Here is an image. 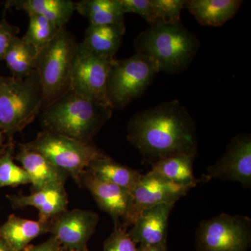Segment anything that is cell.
Segmentation results:
<instances>
[{
  "label": "cell",
  "instance_id": "cell-20",
  "mask_svg": "<svg viewBox=\"0 0 251 251\" xmlns=\"http://www.w3.org/2000/svg\"><path fill=\"white\" fill-rule=\"evenodd\" d=\"M126 33L125 23L105 25H90L82 43L93 53L114 59L121 47Z\"/></svg>",
  "mask_w": 251,
  "mask_h": 251
},
{
  "label": "cell",
  "instance_id": "cell-12",
  "mask_svg": "<svg viewBox=\"0 0 251 251\" xmlns=\"http://www.w3.org/2000/svg\"><path fill=\"white\" fill-rule=\"evenodd\" d=\"M98 223V214L94 211L67 209L50 221V232L64 249L85 250Z\"/></svg>",
  "mask_w": 251,
  "mask_h": 251
},
{
  "label": "cell",
  "instance_id": "cell-18",
  "mask_svg": "<svg viewBox=\"0 0 251 251\" xmlns=\"http://www.w3.org/2000/svg\"><path fill=\"white\" fill-rule=\"evenodd\" d=\"M242 0H187L188 9L198 23L207 27H221L237 14Z\"/></svg>",
  "mask_w": 251,
  "mask_h": 251
},
{
  "label": "cell",
  "instance_id": "cell-11",
  "mask_svg": "<svg viewBox=\"0 0 251 251\" xmlns=\"http://www.w3.org/2000/svg\"><path fill=\"white\" fill-rule=\"evenodd\" d=\"M212 179L240 183L244 187L251 185V138L250 134L237 135L228 144L226 152L215 164L209 166L203 181Z\"/></svg>",
  "mask_w": 251,
  "mask_h": 251
},
{
  "label": "cell",
  "instance_id": "cell-17",
  "mask_svg": "<svg viewBox=\"0 0 251 251\" xmlns=\"http://www.w3.org/2000/svg\"><path fill=\"white\" fill-rule=\"evenodd\" d=\"M50 221L22 219L11 214L0 227V239L13 251H23L31 241L50 232Z\"/></svg>",
  "mask_w": 251,
  "mask_h": 251
},
{
  "label": "cell",
  "instance_id": "cell-7",
  "mask_svg": "<svg viewBox=\"0 0 251 251\" xmlns=\"http://www.w3.org/2000/svg\"><path fill=\"white\" fill-rule=\"evenodd\" d=\"M25 145L44 155L78 184L81 176L92 162L107 156L92 143H84L48 131L41 132L35 139Z\"/></svg>",
  "mask_w": 251,
  "mask_h": 251
},
{
  "label": "cell",
  "instance_id": "cell-30",
  "mask_svg": "<svg viewBox=\"0 0 251 251\" xmlns=\"http://www.w3.org/2000/svg\"><path fill=\"white\" fill-rule=\"evenodd\" d=\"M19 32V28L10 24L4 18L0 21V62L4 60L10 44Z\"/></svg>",
  "mask_w": 251,
  "mask_h": 251
},
{
  "label": "cell",
  "instance_id": "cell-6",
  "mask_svg": "<svg viewBox=\"0 0 251 251\" xmlns=\"http://www.w3.org/2000/svg\"><path fill=\"white\" fill-rule=\"evenodd\" d=\"M159 72L156 61L140 52L128 58L114 59L107 88L110 106L121 110L140 98Z\"/></svg>",
  "mask_w": 251,
  "mask_h": 251
},
{
  "label": "cell",
  "instance_id": "cell-9",
  "mask_svg": "<svg viewBox=\"0 0 251 251\" xmlns=\"http://www.w3.org/2000/svg\"><path fill=\"white\" fill-rule=\"evenodd\" d=\"M114 59L94 54L82 43H78L73 64L70 90L86 98L110 105L107 88Z\"/></svg>",
  "mask_w": 251,
  "mask_h": 251
},
{
  "label": "cell",
  "instance_id": "cell-4",
  "mask_svg": "<svg viewBox=\"0 0 251 251\" xmlns=\"http://www.w3.org/2000/svg\"><path fill=\"white\" fill-rule=\"evenodd\" d=\"M42 87L38 73L25 78L0 75V131L12 138L39 116Z\"/></svg>",
  "mask_w": 251,
  "mask_h": 251
},
{
  "label": "cell",
  "instance_id": "cell-34",
  "mask_svg": "<svg viewBox=\"0 0 251 251\" xmlns=\"http://www.w3.org/2000/svg\"><path fill=\"white\" fill-rule=\"evenodd\" d=\"M4 140V135L0 131V151H1V148H2L3 143Z\"/></svg>",
  "mask_w": 251,
  "mask_h": 251
},
{
  "label": "cell",
  "instance_id": "cell-3",
  "mask_svg": "<svg viewBox=\"0 0 251 251\" xmlns=\"http://www.w3.org/2000/svg\"><path fill=\"white\" fill-rule=\"evenodd\" d=\"M134 45L137 52L156 61L160 72L170 74L187 69L201 48L197 36L181 22L150 25L137 36Z\"/></svg>",
  "mask_w": 251,
  "mask_h": 251
},
{
  "label": "cell",
  "instance_id": "cell-33",
  "mask_svg": "<svg viewBox=\"0 0 251 251\" xmlns=\"http://www.w3.org/2000/svg\"><path fill=\"white\" fill-rule=\"evenodd\" d=\"M0 251H13L1 239H0Z\"/></svg>",
  "mask_w": 251,
  "mask_h": 251
},
{
  "label": "cell",
  "instance_id": "cell-19",
  "mask_svg": "<svg viewBox=\"0 0 251 251\" xmlns=\"http://www.w3.org/2000/svg\"><path fill=\"white\" fill-rule=\"evenodd\" d=\"M4 9L15 8L27 14L40 15L59 29L65 27L75 9L71 0H11L4 3Z\"/></svg>",
  "mask_w": 251,
  "mask_h": 251
},
{
  "label": "cell",
  "instance_id": "cell-10",
  "mask_svg": "<svg viewBox=\"0 0 251 251\" xmlns=\"http://www.w3.org/2000/svg\"><path fill=\"white\" fill-rule=\"evenodd\" d=\"M193 185L172 182L149 172L142 175L138 184L130 192V205L122 227H131L143 211L162 204L176 203L187 194Z\"/></svg>",
  "mask_w": 251,
  "mask_h": 251
},
{
  "label": "cell",
  "instance_id": "cell-13",
  "mask_svg": "<svg viewBox=\"0 0 251 251\" xmlns=\"http://www.w3.org/2000/svg\"><path fill=\"white\" fill-rule=\"evenodd\" d=\"M80 184L90 191L99 207L111 216L115 227H122L130 209V191L100 179L89 170L81 176Z\"/></svg>",
  "mask_w": 251,
  "mask_h": 251
},
{
  "label": "cell",
  "instance_id": "cell-23",
  "mask_svg": "<svg viewBox=\"0 0 251 251\" xmlns=\"http://www.w3.org/2000/svg\"><path fill=\"white\" fill-rule=\"evenodd\" d=\"M94 175L131 192L142 175L129 167L117 163L107 156L91 163L88 169Z\"/></svg>",
  "mask_w": 251,
  "mask_h": 251
},
{
  "label": "cell",
  "instance_id": "cell-2",
  "mask_svg": "<svg viewBox=\"0 0 251 251\" xmlns=\"http://www.w3.org/2000/svg\"><path fill=\"white\" fill-rule=\"evenodd\" d=\"M112 111L108 104L69 90L43 109L39 117L44 131L92 143L94 137L111 118Z\"/></svg>",
  "mask_w": 251,
  "mask_h": 251
},
{
  "label": "cell",
  "instance_id": "cell-31",
  "mask_svg": "<svg viewBox=\"0 0 251 251\" xmlns=\"http://www.w3.org/2000/svg\"><path fill=\"white\" fill-rule=\"evenodd\" d=\"M61 247L59 243L56 240L55 238L51 237L49 240L39 244V245L28 247L23 251H59Z\"/></svg>",
  "mask_w": 251,
  "mask_h": 251
},
{
  "label": "cell",
  "instance_id": "cell-29",
  "mask_svg": "<svg viewBox=\"0 0 251 251\" xmlns=\"http://www.w3.org/2000/svg\"><path fill=\"white\" fill-rule=\"evenodd\" d=\"M125 14L134 13L143 17L152 25L155 24V11L153 0H120Z\"/></svg>",
  "mask_w": 251,
  "mask_h": 251
},
{
  "label": "cell",
  "instance_id": "cell-28",
  "mask_svg": "<svg viewBox=\"0 0 251 251\" xmlns=\"http://www.w3.org/2000/svg\"><path fill=\"white\" fill-rule=\"evenodd\" d=\"M122 227H115L113 232L104 243L103 251H138L136 244Z\"/></svg>",
  "mask_w": 251,
  "mask_h": 251
},
{
  "label": "cell",
  "instance_id": "cell-32",
  "mask_svg": "<svg viewBox=\"0 0 251 251\" xmlns=\"http://www.w3.org/2000/svg\"><path fill=\"white\" fill-rule=\"evenodd\" d=\"M138 251H168L166 246H140Z\"/></svg>",
  "mask_w": 251,
  "mask_h": 251
},
{
  "label": "cell",
  "instance_id": "cell-27",
  "mask_svg": "<svg viewBox=\"0 0 251 251\" xmlns=\"http://www.w3.org/2000/svg\"><path fill=\"white\" fill-rule=\"evenodd\" d=\"M155 24L181 23V13L186 0H153Z\"/></svg>",
  "mask_w": 251,
  "mask_h": 251
},
{
  "label": "cell",
  "instance_id": "cell-15",
  "mask_svg": "<svg viewBox=\"0 0 251 251\" xmlns=\"http://www.w3.org/2000/svg\"><path fill=\"white\" fill-rule=\"evenodd\" d=\"M30 179L34 191L53 186H64L67 174L52 164L44 155L23 145L15 156Z\"/></svg>",
  "mask_w": 251,
  "mask_h": 251
},
{
  "label": "cell",
  "instance_id": "cell-14",
  "mask_svg": "<svg viewBox=\"0 0 251 251\" xmlns=\"http://www.w3.org/2000/svg\"><path fill=\"white\" fill-rule=\"evenodd\" d=\"M174 203L162 204L143 211L128 234L140 246H166L168 219Z\"/></svg>",
  "mask_w": 251,
  "mask_h": 251
},
{
  "label": "cell",
  "instance_id": "cell-25",
  "mask_svg": "<svg viewBox=\"0 0 251 251\" xmlns=\"http://www.w3.org/2000/svg\"><path fill=\"white\" fill-rule=\"evenodd\" d=\"M28 16L29 26L22 39L39 52L53 39L61 29L40 15L30 14Z\"/></svg>",
  "mask_w": 251,
  "mask_h": 251
},
{
  "label": "cell",
  "instance_id": "cell-5",
  "mask_svg": "<svg viewBox=\"0 0 251 251\" xmlns=\"http://www.w3.org/2000/svg\"><path fill=\"white\" fill-rule=\"evenodd\" d=\"M77 46L74 36L63 27L39 51L36 70L42 87L43 109L70 90Z\"/></svg>",
  "mask_w": 251,
  "mask_h": 251
},
{
  "label": "cell",
  "instance_id": "cell-35",
  "mask_svg": "<svg viewBox=\"0 0 251 251\" xmlns=\"http://www.w3.org/2000/svg\"><path fill=\"white\" fill-rule=\"evenodd\" d=\"M59 251H88L87 249H85V250H70V249H64V248H61L60 250Z\"/></svg>",
  "mask_w": 251,
  "mask_h": 251
},
{
  "label": "cell",
  "instance_id": "cell-22",
  "mask_svg": "<svg viewBox=\"0 0 251 251\" xmlns=\"http://www.w3.org/2000/svg\"><path fill=\"white\" fill-rule=\"evenodd\" d=\"M75 9L89 20L90 25L125 23L120 0H82L75 2Z\"/></svg>",
  "mask_w": 251,
  "mask_h": 251
},
{
  "label": "cell",
  "instance_id": "cell-1",
  "mask_svg": "<svg viewBox=\"0 0 251 251\" xmlns=\"http://www.w3.org/2000/svg\"><path fill=\"white\" fill-rule=\"evenodd\" d=\"M127 130V139L151 165L175 155H197L196 122L176 99L137 112Z\"/></svg>",
  "mask_w": 251,
  "mask_h": 251
},
{
  "label": "cell",
  "instance_id": "cell-21",
  "mask_svg": "<svg viewBox=\"0 0 251 251\" xmlns=\"http://www.w3.org/2000/svg\"><path fill=\"white\" fill-rule=\"evenodd\" d=\"M196 156L175 155L162 158L151 164L150 173L176 184L193 185L196 187L202 181L195 177L193 161Z\"/></svg>",
  "mask_w": 251,
  "mask_h": 251
},
{
  "label": "cell",
  "instance_id": "cell-24",
  "mask_svg": "<svg viewBox=\"0 0 251 251\" xmlns=\"http://www.w3.org/2000/svg\"><path fill=\"white\" fill-rule=\"evenodd\" d=\"M37 50L16 36L10 44L4 60L12 75L16 78H25L36 71Z\"/></svg>",
  "mask_w": 251,
  "mask_h": 251
},
{
  "label": "cell",
  "instance_id": "cell-16",
  "mask_svg": "<svg viewBox=\"0 0 251 251\" xmlns=\"http://www.w3.org/2000/svg\"><path fill=\"white\" fill-rule=\"evenodd\" d=\"M13 207L33 206L39 211V219L44 222L50 221L67 209L68 197L64 186H53L34 191L30 195L8 196Z\"/></svg>",
  "mask_w": 251,
  "mask_h": 251
},
{
  "label": "cell",
  "instance_id": "cell-26",
  "mask_svg": "<svg viewBox=\"0 0 251 251\" xmlns=\"http://www.w3.org/2000/svg\"><path fill=\"white\" fill-rule=\"evenodd\" d=\"M31 184L27 173L14 163L9 150L0 156V188Z\"/></svg>",
  "mask_w": 251,
  "mask_h": 251
},
{
  "label": "cell",
  "instance_id": "cell-8",
  "mask_svg": "<svg viewBox=\"0 0 251 251\" xmlns=\"http://www.w3.org/2000/svg\"><path fill=\"white\" fill-rule=\"evenodd\" d=\"M251 243V220L224 214L201 222L196 232L198 251H248Z\"/></svg>",
  "mask_w": 251,
  "mask_h": 251
}]
</instances>
